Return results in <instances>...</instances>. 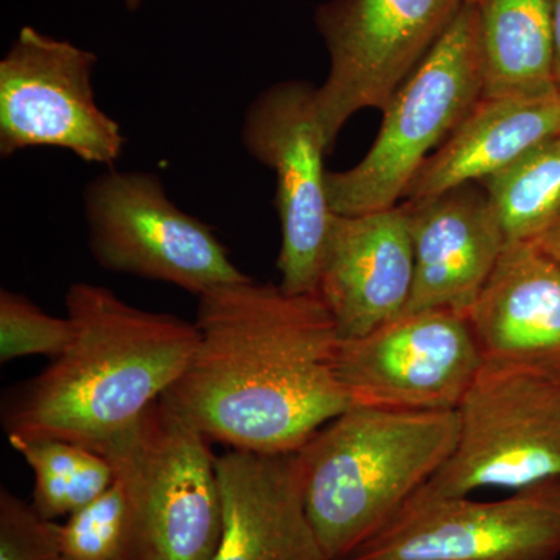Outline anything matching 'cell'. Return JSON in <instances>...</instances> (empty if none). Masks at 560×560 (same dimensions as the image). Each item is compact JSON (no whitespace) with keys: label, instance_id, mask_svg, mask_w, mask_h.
<instances>
[{"label":"cell","instance_id":"obj_1","mask_svg":"<svg viewBox=\"0 0 560 560\" xmlns=\"http://www.w3.org/2000/svg\"><path fill=\"white\" fill-rule=\"evenodd\" d=\"M197 345L162 400L234 451H300L350 408L337 324L318 294L250 278L198 298Z\"/></svg>","mask_w":560,"mask_h":560},{"label":"cell","instance_id":"obj_2","mask_svg":"<svg viewBox=\"0 0 560 560\" xmlns=\"http://www.w3.org/2000/svg\"><path fill=\"white\" fill-rule=\"evenodd\" d=\"M65 304L72 341L9 400L3 425L7 436L95 448L132 425L178 381L197 345V326L142 311L95 283H72Z\"/></svg>","mask_w":560,"mask_h":560},{"label":"cell","instance_id":"obj_3","mask_svg":"<svg viewBox=\"0 0 560 560\" xmlns=\"http://www.w3.org/2000/svg\"><path fill=\"white\" fill-rule=\"evenodd\" d=\"M458 438V410L350 407L316 431L298 455L305 510L327 558H345L385 526Z\"/></svg>","mask_w":560,"mask_h":560},{"label":"cell","instance_id":"obj_4","mask_svg":"<svg viewBox=\"0 0 560 560\" xmlns=\"http://www.w3.org/2000/svg\"><path fill=\"white\" fill-rule=\"evenodd\" d=\"M208 438L162 400L92 451L127 490L130 560H210L221 533L215 456Z\"/></svg>","mask_w":560,"mask_h":560},{"label":"cell","instance_id":"obj_5","mask_svg":"<svg viewBox=\"0 0 560 560\" xmlns=\"http://www.w3.org/2000/svg\"><path fill=\"white\" fill-rule=\"evenodd\" d=\"M481 95L477 9L466 3L383 110L366 156L348 171L327 173L331 210L360 215L394 208L431 150L440 149Z\"/></svg>","mask_w":560,"mask_h":560},{"label":"cell","instance_id":"obj_6","mask_svg":"<svg viewBox=\"0 0 560 560\" xmlns=\"http://www.w3.org/2000/svg\"><path fill=\"white\" fill-rule=\"evenodd\" d=\"M458 415V444L427 492L466 497L560 478L559 374L482 360Z\"/></svg>","mask_w":560,"mask_h":560},{"label":"cell","instance_id":"obj_7","mask_svg":"<svg viewBox=\"0 0 560 560\" xmlns=\"http://www.w3.org/2000/svg\"><path fill=\"white\" fill-rule=\"evenodd\" d=\"M92 257L117 275L160 280L191 294L248 279L205 221L184 212L150 172H108L83 190Z\"/></svg>","mask_w":560,"mask_h":560},{"label":"cell","instance_id":"obj_8","mask_svg":"<svg viewBox=\"0 0 560 560\" xmlns=\"http://www.w3.org/2000/svg\"><path fill=\"white\" fill-rule=\"evenodd\" d=\"M466 0H327L315 24L329 54L316 106L329 151L360 110L386 109Z\"/></svg>","mask_w":560,"mask_h":560},{"label":"cell","instance_id":"obj_9","mask_svg":"<svg viewBox=\"0 0 560 560\" xmlns=\"http://www.w3.org/2000/svg\"><path fill=\"white\" fill-rule=\"evenodd\" d=\"M97 55L32 25L0 60V154L70 151L113 168L125 149L119 121L98 106L92 75Z\"/></svg>","mask_w":560,"mask_h":560},{"label":"cell","instance_id":"obj_10","mask_svg":"<svg viewBox=\"0 0 560 560\" xmlns=\"http://www.w3.org/2000/svg\"><path fill=\"white\" fill-rule=\"evenodd\" d=\"M243 149L276 175L280 223L279 287L290 294H316L320 260L334 210L327 194L316 86L290 80L272 84L243 114Z\"/></svg>","mask_w":560,"mask_h":560},{"label":"cell","instance_id":"obj_11","mask_svg":"<svg viewBox=\"0 0 560 560\" xmlns=\"http://www.w3.org/2000/svg\"><path fill=\"white\" fill-rule=\"evenodd\" d=\"M560 478L477 501L420 488L390 521L340 560H556Z\"/></svg>","mask_w":560,"mask_h":560},{"label":"cell","instance_id":"obj_12","mask_svg":"<svg viewBox=\"0 0 560 560\" xmlns=\"http://www.w3.org/2000/svg\"><path fill=\"white\" fill-rule=\"evenodd\" d=\"M481 364L467 316L423 311L404 313L363 337L340 338L335 374L350 407L452 411Z\"/></svg>","mask_w":560,"mask_h":560},{"label":"cell","instance_id":"obj_13","mask_svg":"<svg viewBox=\"0 0 560 560\" xmlns=\"http://www.w3.org/2000/svg\"><path fill=\"white\" fill-rule=\"evenodd\" d=\"M415 282L410 215L405 206L331 215L316 294L338 335L363 337L407 308Z\"/></svg>","mask_w":560,"mask_h":560},{"label":"cell","instance_id":"obj_14","mask_svg":"<svg viewBox=\"0 0 560 560\" xmlns=\"http://www.w3.org/2000/svg\"><path fill=\"white\" fill-rule=\"evenodd\" d=\"M215 464L221 533L210 560H329L305 510L298 451L230 448Z\"/></svg>","mask_w":560,"mask_h":560},{"label":"cell","instance_id":"obj_15","mask_svg":"<svg viewBox=\"0 0 560 560\" xmlns=\"http://www.w3.org/2000/svg\"><path fill=\"white\" fill-rule=\"evenodd\" d=\"M404 206L415 249V282L404 313L469 316L506 245L488 195L481 184H464Z\"/></svg>","mask_w":560,"mask_h":560},{"label":"cell","instance_id":"obj_16","mask_svg":"<svg viewBox=\"0 0 560 560\" xmlns=\"http://www.w3.org/2000/svg\"><path fill=\"white\" fill-rule=\"evenodd\" d=\"M467 318L482 360L560 375V264L536 243L504 245Z\"/></svg>","mask_w":560,"mask_h":560},{"label":"cell","instance_id":"obj_17","mask_svg":"<svg viewBox=\"0 0 560 560\" xmlns=\"http://www.w3.org/2000/svg\"><path fill=\"white\" fill-rule=\"evenodd\" d=\"M558 136L559 92L545 97H481L425 161L405 198L425 200L481 183Z\"/></svg>","mask_w":560,"mask_h":560},{"label":"cell","instance_id":"obj_18","mask_svg":"<svg viewBox=\"0 0 560 560\" xmlns=\"http://www.w3.org/2000/svg\"><path fill=\"white\" fill-rule=\"evenodd\" d=\"M481 97L556 94L552 0H477Z\"/></svg>","mask_w":560,"mask_h":560},{"label":"cell","instance_id":"obj_19","mask_svg":"<svg viewBox=\"0 0 560 560\" xmlns=\"http://www.w3.org/2000/svg\"><path fill=\"white\" fill-rule=\"evenodd\" d=\"M9 442L35 475L32 504L47 521L81 510L116 480L102 453L75 442L18 434Z\"/></svg>","mask_w":560,"mask_h":560},{"label":"cell","instance_id":"obj_20","mask_svg":"<svg viewBox=\"0 0 560 560\" xmlns=\"http://www.w3.org/2000/svg\"><path fill=\"white\" fill-rule=\"evenodd\" d=\"M506 243L536 242L560 215V136L481 180Z\"/></svg>","mask_w":560,"mask_h":560},{"label":"cell","instance_id":"obj_21","mask_svg":"<svg viewBox=\"0 0 560 560\" xmlns=\"http://www.w3.org/2000/svg\"><path fill=\"white\" fill-rule=\"evenodd\" d=\"M65 560H130L131 508L127 490L114 480L102 495L60 525Z\"/></svg>","mask_w":560,"mask_h":560},{"label":"cell","instance_id":"obj_22","mask_svg":"<svg viewBox=\"0 0 560 560\" xmlns=\"http://www.w3.org/2000/svg\"><path fill=\"white\" fill-rule=\"evenodd\" d=\"M73 338L72 320L51 316L24 294L0 290V361L60 357Z\"/></svg>","mask_w":560,"mask_h":560},{"label":"cell","instance_id":"obj_23","mask_svg":"<svg viewBox=\"0 0 560 560\" xmlns=\"http://www.w3.org/2000/svg\"><path fill=\"white\" fill-rule=\"evenodd\" d=\"M0 560H65L60 525L5 488L0 490Z\"/></svg>","mask_w":560,"mask_h":560},{"label":"cell","instance_id":"obj_24","mask_svg":"<svg viewBox=\"0 0 560 560\" xmlns=\"http://www.w3.org/2000/svg\"><path fill=\"white\" fill-rule=\"evenodd\" d=\"M534 243L560 264V215L552 221L551 226Z\"/></svg>","mask_w":560,"mask_h":560},{"label":"cell","instance_id":"obj_25","mask_svg":"<svg viewBox=\"0 0 560 560\" xmlns=\"http://www.w3.org/2000/svg\"><path fill=\"white\" fill-rule=\"evenodd\" d=\"M552 38H555V83L560 94V0H552Z\"/></svg>","mask_w":560,"mask_h":560},{"label":"cell","instance_id":"obj_26","mask_svg":"<svg viewBox=\"0 0 560 560\" xmlns=\"http://www.w3.org/2000/svg\"><path fill=\"white\" fill-rule=\"evenodd\" d=\"M128 11H138L145 0H124Z\"/></svg>","mask_w":560,"mask_h":560},{"label":"cell","instance_id":"obj_27","mask_svg":"<svg viewBox=\"0 0 560 560\" xmlns=\"http://www.w3.org/2000/svg\"><path fill=\"white\" fill-rule=\"evenodd\" d=\"M467 3H475L477 0H466Z\"/></svg>","mask_w":560,"mask_h":560}]
</instances>
